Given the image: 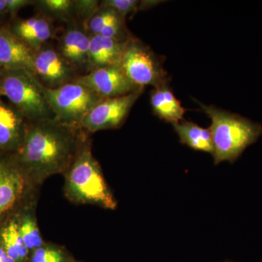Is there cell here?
Wrapping results in <instances>:
<instances>
[{"label":"cell","mask_w":262,"mask_h":262,"mask_svg":"<svg viewBox=\"0 0 262 262\" xmlns=\"http://www.w3.org/2000/svg\"><path fill=\"white\" fill-rule=\"evenodd\" d=\"M22 176L15 169L0 163V215L8 211L23 191Z\"/></svg>","instance_id":"2e32d148"},{"label":"cell","mask_w":262,"mask_h":262,"mask_svg":"<svg viewBox=\"0 0 262 262\" xmlns=\"http://www.w3.org/2000/svg\"><path fill=\"white\" fill-rule=\"evenodd\" d=\"M34 75L47 89H56L78 78L77 71L51 45L34 52Z\"/></svg>","instance_id":"ba28073f"},{"label":"cell","mask_w":262,"mask_h":262,"mask_svg":"<svg viewBox=\"0 0 262 262\" xmlns=\"http://www.w3.org/2000/svg\"><path fill=\"white\" fill-rule=\"evenodd\" d=\"M7 14H8V10H7L5 0H0V19L3 18Z\"/></svg>","instance_id":"83f0119b"},{"label":"cell","mask_w":262,"mask_h":262,"mask_svg":"<svg viewBox=\"0 0 262 262\" xmlns=\"http://www.w3.org/2000/svg\"><path fill=\"white\" fill-rule=\"evenodd\" d=\"M35 5L41 14L50 20L70 24L76 18L75 0H39Z\"/></svg>","instance_id":"ac0fdd59"},{"label":"cell","mask_w":262,"mask_h":262,"mask_svg":"<svg viewBox=\"0 0 262 262\" xmlns=\"http://www.w3.org/2000/svg\"><path fill=\"white\" fill-rule=\"evenodd\" d=\"M202 110L211 119L209 127L213 139L215 164L233 163L248 146L254 144L262 135V127L244 118L201 102Z\"/></svg>","instance_id":"7a4b0ae2"},{"label":"cell","mask_w":262,"mask_h":262,"mask_svg":"<svg viewBox=\"0 0 262 262\" xmlns=\"http://www.w3.org/2000/svg\"><path fill=\"white\" fill-rule=\"evenodd\" d=\"M35 2L32 0H5L8 14L15 16L20 10L28 5L35 4Z\"/></svg>","instance_id":"484cf974"},{"label":"cell","mask_w":262,"mask_h":262,"mask_svg":"<svg viewBox=\"0 0 262 262\" xmlns=\"http://www.w3.org/2000/svg\"><path fill=\"white\" fill-rule=\"evenodd\" d=\"M77 81L92 90L101 98L125 96L143 89L130 82L120 64L91 71L79 76Z\"/></svg>","instance_id":"9c48e42d"},{"label":"cell","mask_w":262,"mask_h":262,"mask_svg":"<svg viewBox=\"0 0 262 262\" xmlns=\"http://www.w3.org/2000/svg\"><path fill=\"white\" fill-rule=\"evenodd\" d=\"M0 262H15L13 258L8 256L3 246H0Z\"/></svg>","instance_id":"4316f807"},{"label":"cell","mask_w":262,"mask_h":262,"mask_svg":"<svg viewBox=\"0 0 262 262\" xmlns=\"http://www.w3.org/2000/svg\"><path fill=\"white\" fill-rule=\"evenodd\" d=\"M46 94L53 118L67 126L79 129L84 117L103 99L77 80L58 89H46Z\"/></svg>","instance_id":"5b68a950"},{"label":"cell","mask_w":262,"mask_h":262,"mask_svg":"<svg viewBox=\"0 0 262 262\" xmlns=\"http://www.w3.org/2000/svg\"><path fill=\"white\" fill-rule=\"evenodd\" d=\"M144 90L140 89L119 97L103 98L84 117L80 128L96 132L120 127Z\"/></svg>","instance_id":"52a82bcc"},{"label":"cell","mask_w":262,"mask_h":262,"mask_svg":"<svg viewBox=\"0 0 262 262\" xmlns=\"http://www.w3.org/2000/svg\"><path fill=\"white\" fill-rule=\"evenodd\" d=\"M34 51L11 32L0 27V69L24 70L34 74Z\"/></svg>","instance_id":"8fae6325"},{"label":"cell","mask_w":262,"mask_h":262,"mask_svg":"<svg viewBox=\"0 0 262 262\" xmlns=\"http://www.w3.org/2000/svg\"><path fill=\"white\" fill-rule=\"evenodd\" d=\"M32 262H63V256L54 248H39L33 253Z\"/></svg>","instance_id":"d4e9b609"},{"label":"cell","mask_w":262,"mask_h":262,"mask_svg":"<svg viewBox=\"0 0 262 262\" xmlns=\"http://www.w3.org/2000/svg\"><path fill=\"white\" fill-rule=\"evenodd\" d=\"M90 43L91 34L85 27L81 23L71 22L67 24V28L60 37L57 50L77 73L81 70L86 73Z\"/></svg>","instance_id":"30bf717a"},{"label":"cell","mask_w":262,"mask_h":262,"mask_svg":"<svg viewBox=\"0 0 262 262\" xmlns=\"http://www.w3.org/2000/svg\"><path fill=\"white\" fill-rule=\"evenodd\" d=\"M0 96L6 98L29 122L54 117L46 88L29 71L0 70Z\"/></svg>","instance_id":"277c9868"},{"label":"cell","mask_w":262,"mask_h":262,"mask_svg":"<svg viewBox=\"0 0 262 262\" xmlns=\"http://www.w3.org/2000/svg\"><path fill=\"white\" fill-rule=\"evenodd\" d=\"M150 103L157 116L173 124L183 120L185 108L176 98L168 84L155 88L151 94Z\"/></svg>","instance_id":"9a60e30c"},{"label":"cell","mask_w":262,"mask_h":262,"mask_svg":"<svg viewBox=\"0 0 262 262\" xmlns=\"http://www.w3.org/2000/svg\"><path fill=\"white\" fill-rule=\"evenodd\" d=\"M159 3V1L153 0H103L101 1V5L113 8L125 18L127 15L134 14L141 10L149 9Z\"/></svg>","instance_id":"ffe728a7"},{"label":"cell","mask_w":262,"mask_h":262,"mask_svg":"<svg viewBox=\"0 0 262 262\" xmlns=\"http://www.w3.org/2000/svg\"><path fill=\"white\" fill-rule=\"evenodd\" d=\"M127 42L91 34L86 73L108 66L120 65Z\"/></svg>","instance_id":"5bb4252c"},{"label":"cell","mask_w":262,"mask_h":262,"mask_svg":"<svg viewBox=\"0 0 262 262\" xmlns=\"http://www.w3.org/2000/svg\"><path fill=\"white\" fill-rule=\"evenodd\" d=\"M120 67L133 84L145 89L168 84L167 72L156 55L137 38L127 40L122 55Z\"/></svg>","instance_id":"8992f818"},{"label":"cell","mask_w":262,"mask_h":262,"mask_svg":"<svg viewBox=\"0 0 262 262\" xmlns=\"http://www.w3.org/2000/svg\"><path fill=\"white\" fill-rule=\"evenodd\" d=\"M77 129L54 118L31 122L19 150V161L39 177L61 171L71 165L80 149L75 135Z\"/></svg>","instance_id":"6da1fadb"},{"label":"cell","mask_w":262,"mask_h":262,"mask_svg":"<svg viewBox=\"0 0 262 262\" xmlns=\"http://www.w3.org/2000/svg\"><path fill=\"white\" fill-rule=\"evenodd\" d=\"M19 231L23 239L24 244L28 250L39 248L42 246V239L39 234L35 221L31 216L24 217L19 225Z\"/></svg>","instance_id":"7402d4cb"},{"label":"cell","mask_w":262,"mask_h":262,"mask_svg":"<svg viewBox=\"0 0 262 262\" xmlns=\"http://www.w3.org/2000/svg\"><path fill=\"white\" fill-rule=\"evenodd\" d=\"M66 188L69 196L74 201L97 205L108 209L116 208V201L88 145L80 148L71 164Z\"/></svg>","instance_id":"3957f363"},{"label":"cell","mask_w":262,"mask_h":262,"mask_svg":"<svg viewBox=\"0 0 262 262\" xmlns=\"http://www.w3.org/2000/svg\"><path fill=\"white\" fill-rule=\"evenodd\" d=\"M9 28L16 37L21 39L34 52L39 51L42 46L47 44L55 33L51 20L43 15L19 19Z\"/></svg>","instance_id":"4fadbf2b"},{"label":"cell","mask_w":262,"mask_h":262,"mask_svg":"<svg viewBox=\"0 0 262 262\" xmlns=\"http://www.w3.org/2000/svg\"><path fill=\"white\" fill-rule=\"evenodd\" d=\"M29 121L0 96V149L18 151L23 145Z\"/></svg>","instance_id":"7c38bea8"},{"label":"cell","mask_w":262,"mask_h":262,"mask_svg":"<svg viewBox=\"0 0 262 262\" xmlns=\"http://www.w3.org/2000/svg\"><path fill=\"white\" fill-rule=\"evenodd\" d=\"M98 35L115 39L119 42H126L132 37L125 24V18L120 19L110 24L105 27Z\"/></svg>","instance_id":"cb8c5ba5"},{"label":"cell","mask_w":262,"mask_h":262,"mask_svg":"<svg viewBox=\"0 0 262 262\" xmlns=\"http://www.w3.org/2000/svg\"><path fill=\"white\" fill-rule=\"evenodd\" d=\"M101 6V2L98 0H75L76 18L86 28L88 22L98 11Z\"/></svg>","instance_id":"603a6c76"},{"label":"cell","mask_w":262,"mask_h":262,"mask_svg":"<svg viewBox=\"0 0 262 262\" xmlns=\"http://www.w3.org/2000/svg\"><path fill=\"white\" fill-rule=\"evenodd\" d=\"M3 247L10 258L15 262H24L28 255V248L26 247L19 231V225L14 221L5 226L1 232Z\"/></svg>","instance_id":"d6986e66"},{"label":"cell","mask_w":262,"mask_h":262,"mask_svg":"<svg viewBox=\"0 0 262 262\" xmlns=\"http://www.w3.org/2000/svg\"><path fill=\"white\" fill-rule=\"evenodd\" d=\"M173 126L182 144L193 149L213 155L214 147L209 128H203L194 122L185 120L173 124Z\"/></svg>","instance_id":"e0dca14e"},{"label":"cell","mask_w":262,"mask_h":262,"mask_svg":"<svg viewBox=\"0 0 262 262\" xmlns=\"http://www.w3.org/2000/svg\"><path fill=\"white\" fill-rule=\"evenodd\" d=\"M0 70H1V69H0Z\"/></svg>","instance_id":"f1b7e54d"},{"label":"cell","mask_w":262,"mask_h":262,"mask_svg":"<svg viewBox=\"0 0 262 262\" xmlns=\"http://www.w3.org/2000/svg\"><path fill=\"white\" fill-rule=\"evenodd\" d=\"M121 18H125L113 8L101 5L98 11L88 22L86 29L92 35H98L105 27Z\"/></svg>","instance_id":"44dd1931"}]
</instances>
